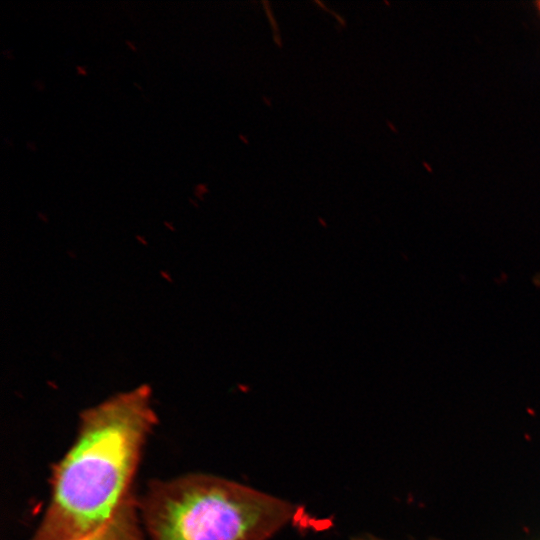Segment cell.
I'll return each mask as SVG.
<instances>
[{"label":"cell","instance_id":"6da1fadb","mask_svg":"<svg viewBox=\"0 0 540 540\" xmlns=\"http://www.w3.org/2000/svg\"><path fill=\"white\" fill-rule=\"evenodd\" d=\"M156 422L147 385L84 410L73 444L53 468L50 500L30 540H80L104 527L133 493Z\"/></svg>","mask_w":540,"mask_h":540},{"label":"cell","instance_id":"7a4b0ae2","mask_svg":"<svg viewBox=\"0 0 540 540\" xmlns=\"http://www.w3.org/2000/svg\"><path fill=\"white\" fill-rule=\"evenodd\" d=\"M138 502L151 540H268L295 513L283 499L202 473L153 480Z\"/></svg>","mask_w":540,"mask_h":540},{"label":"cell","instance_id":"3957f363","mask_svg":"<svg viewBox=\"0 0 540 540\" xmlns=\"http://www.w3.org/2000/svg\"><path fill=\"white\" fill-rule=\"evenodd\" d=\"M140 518L139 502L132 493L104 527L80 540H144Z\"/></svg>","mask_w":540,"mask_h":540},{"label":"cell","instance_id":"277c9868","mask_svg":"<svg viewBox=\"0 0 540 540\" xmlns=\"http://www.w3.org/2000/svg\"><path fill=\"white\" fill-rule=\"evenodd\" d=\"M76 71H77V74L81 76H86L88 74L87 69L82 65H77Z\"/></svg>","mask_w":540,"mask_h":540},{"label":"cell","instance_id":"5b68a950","mask_svg":"<svg viewBox=\"0 0 540 540\" xmlns=\"http://www.w3.org/2000/svg\"><path fill=\"white\" fill-rule=\"evenodd\" d=\"M33 86L38 90V91H43L45 86L43 84V82L41 80H36L34 83H33Z\"/></svg>","mask_w":540,"mask_h":540},{"label":"cell","instance_id":"8992f818","mask_svg":"<svg viewBox=\"0 0 540 540\" xmlns=\"http://www.w3.org/2000/svg\"><path fill=\"white\" fill-rule=\"evenodd\" d=\"M26 147L32 152H35L37 150V147L34 142L28 141L26 144Z\"/></svg>","mask_w":540,"mask_h":540},{"label":"cell","instance_id":"52a82bcc","mask_svg":"<svg viewBox=\"0 0 540 540\" xmlns=\"http://www.w3.org/2000/svg\"><path fill=\"white\" fill-rule=\"evenodd\" d=\"M125 43L129 47L130 50H132L134 52L137 51L136 46L130 40H125Z\"/></svg>","mask_w":540,"mask_h":540},{"label":"cell","instance_id":"ba28073f","mask_svg":"<svg viewBox=\"0 0 540 540\" xmlns=\"http://www.w3.org/2000/svg\"><path fill=\"white\" fill-rule=\"evenodd\" d=\"M2 53L8 59H13L14 58L12 53H11V49H5Z\"/></svg>","mask_w":540,"mask_h":540},{"label":"cell","instance_id":"9c48e42d","mask_svg":"<svg viewBox=\"0 0 540 540\" xmlns=\"http://www.w3.org/2000/svg\"><path fill=\"white\" fill-rule=\"evenodd\" d=\"M5 142L7 143V145L12 146V142L9 139L7 140V138H5Z\"/></svg>","mask_w":540,"mask_h":540},{"label":"cell","instance_id":"30bf717a","mask_svg":"<svg viewBox=\"0 0 540 540\" xmlns=\"http://www.w3.org/2000/svg\"><path fill=\"white\" fill-rule=\"evenodd\" d=\"M536 6H537V9H538V11L540 13V1L536 2Z\"/></svg>","mask_w":540,"mask_h":540}]
</instances>
